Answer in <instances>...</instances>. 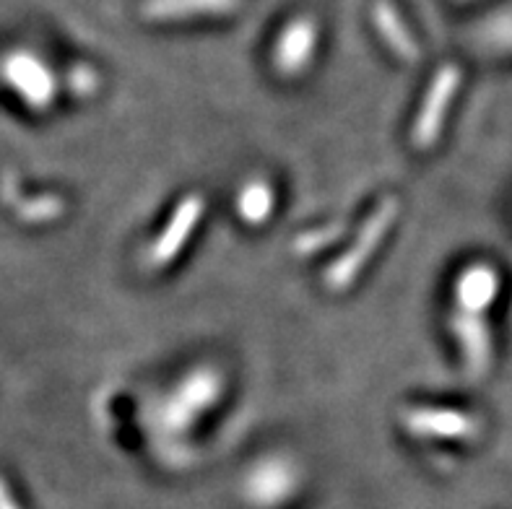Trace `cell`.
<instances>
[{
  "instance_id": "cell-4",
  "label": "cell",
  "mask_w": 512,
  "mask_h": 509,
  "mask_svg": "<svg viewBox=\"0 0 512 509\" xmlns=\"http://www.w3.org/2000/svg\"><path fill=\"white\" fill-rule=\"evenodd\" d=\"M203 213V198L201 195H188L177 203V208L172 211V219L164 226L159 237L151 242V247L143 255V263L149 271H159L164 265H169L177 258V252L188 245L190 234L195 232V226L201 221Z\"/></svg>"
},
{
  "instance_id": "cell-1",
  "label": "cell",
  "mask_w": 512,
  "mask_h": 509,
  "mask_svg": "<svg viewBox=\"0 0 512 509\" xmlns=\"http://www.w3.org/2000/svg\"><path fill=\"white\" fill-rule=\"evenodd\" d=\"M224 374L216 367H195L154 408V426L164 437H185L198 419L224 395Z\"/></svg>"
},
{
  "instance_id": "cell-5",
  "label": "cell",
  "mask_w": 512,
  "mask_h": 509,
  "mask_svg": "<svg viewBox=\"0 0 512 509\" xmlns=\"http://www.w3.org/2000/svg\"><path fill=\"white\" fill-rule=\"evenodd\" d=\"M318 21L310 16H299L292 24L284 26V32L279 34L276 45H273V68L284 78H297L305 73L307 65L315 58L318 50Z\"/></svg>"
},
{
  "instance_id": "cell-12",
  "label": "cell",
  "mask_w": 512,
  "mask_h": 509,
  "mask_svg": "<svg viewBox=\"0 0 512 509\" xmlns=\"http://www.w3.org/2000/svg\"><path fill=\"white\" fill-rule=\"evenodd\" d=\"M273 203H276V195H273V187L268 185L263 177H255V180L245 182L240 187V195H237V213L240 219L250 226L266 224L273 213Z\"/></svg>"
},
{
  "instance_id": "cell-2",
  "label": "cell",
  "mask_w": 512,
  "mask_h": 509,
  "mask_svg": "<svg viewBox=\"0 0 512 509\" xmlns=\"http://www.w3.org/2000/svg\"><path fill=\"white\" fill-rule=\"evenodd\" d=\"M398 213V203L393 198L383 200L377 211L372 213L367 224L362 226L359 237L354 239V245L336 260V263L325 271V286L331 291H344L357 281L359 273L364 271V265L370 263V258L377 252V247L383 245L385 234L393 226Z\"/></svg>"
},
{
  "instance_id": "cell-7",
  "label": "cell",
  "mask_w": 512,
  "mask_h": 509,
  "mask_svg": "<svg viewBox=\"0 0 512 509\" xmlns=\"http://www.w3.org/2000/svg\"><path fill=\"white\" fill-rule=\"evenodd\" d=\"M406 432L422 439H466L474 437L476 421L461 411L445 408H411L403 413Z\"/></svg>"
},
{
  "instance_id": "cell-11",
  "label": "cell",
  "mask_w": 512,
  "mask_h": 509,
  "mask_svg": "<svg viewBox=\"0 0 512 509\" xmlns=\"http://www.w3.org/2000/svg\"><path fill=\"white\" fill-rule=\"evenodd\" d=\"M240 0H149V19H193V16H221L237 8Z\"/></svg>"
},
{
  "instance_id": "cell-6",
  "label": "cell",
  "mask_w": 512,
  "mask_h": 509,
  "mask_svg": "<svg viewBox=\"0 0 512 509\" xmlns=\"http://www.w3.org/2000/svg\"><path fill=\"white\" fill-rule=\"evenodd\" d=\"M297 484V465L284 455H271L255 463L250 476L245 478V491L255 504H279L292 497Z\"/></svg>"
},
{
  "instance_id": "cell-9",
  "label": "cell",
  "mask_w": 512,
  "mask_h": 509,
  "mask_svg": "<svg viewBox=\"0 0 512 509\" xmlns=\"http://www.w3.org/2000/svg\"><path fill=\"white\" fill-rule=\"evenodd\" d=\"M6 73L16 84V89H21V94L32 104L45 107L55 97V81H52L50 71L37 58H32L29 52L11 55L6 63Z\"/></svg>"
},
{
  "instance_id": "cell-3",
  "label": "cell",
  "mask_w": 512,
  "mask_h": 509,
  "mask_svg": "<svg viewBox=\"0 0 512 509\" xmlns=\"http://www.w3.org/2000/svg\"><path fill=\"white\" fill-rule=\"evenodd\" d=\"M458 86H461V71L455 65H445L440 73L435 76L432 86H429V94L422 104V112L416 117L414 133H411V143L416 149H432L440 138L442 123L448 117V107L453 102V97L458 94Z\"/></svg>"
},
{
  "instance_id": "cell-10",
  "label": "cell",
  "mask_w": 512,
  "mask_h": 509,
  "mask_svg": "<svg viewBox=\"0 0 512 509\" xmlns=\"http://www.w3.org/2000/svg\"><path fill=\"white\" fill-rule=\"evenodd\" d=\"M497 291H500V276H497V271L484 263H476L468 265L466 271L458 276L455 299H458L463 312H468V315H481L487 307H492Z\"/></svg>"
},
{
  "instance_id": "cell-13",
  "label": "cell",
  "mask_w": 512,
  "mask_h": 509,
  "mask_svg": "<svg viewBox=\"0 0 512 509\" xmlns=\"http://www.w3.org/2000/svg\"><path fill=\"white\" fill-rule=\"evenodd\" d=\"M375 24L377 29H380V34H383L385 42H388L390 50L396 52L398 58L403 60L419 58V45H416V39L411 37V32L406 29L401 16H398L388 3H380V6L375 8Z\"/></svg>"
},
{
  "instance_id": "cell-8",
  "label": "cell",
  "mask_w": 512,
  "mask_h": 509,
  "mask_svg": "<svg viewBox=\"0 0 512 509\" xmlns=\"http://www.w3.org/2000/svg\"><path fill=\"white\" fill-rule=\"evenodd\" d=\"M450 330L453 336L458 338V348H461L463 364L471 374H484L489 367V359H492V341H489V328L484 325L479 315H453L450 320Z\"/></svg>"
}]
</instances>
